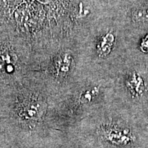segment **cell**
Here are the masks:
<instances>
[{
	"label": "cell",
	"instance_id": "cell-1",
	"mask_svg": "<svg viewBox=\"0 0 148 148\" xmlns=\"http://www.w3.org/2000/svg\"><path fill=\"white\" fill-rule=\"evenodd\" d=\"M126 85L133 96L137 97L143 93L144 90L143 79L136 72H132L128 75L126 80Z\"/></svg>",
	"mask_w": 148,
	"mask_h": 148
},
{
	"label": "cell",
	"instance_id": "cell-2",
	"mask_svg": "<svg viewBox=\"0 0 148 148\" xmlns=\"http://www.w3.org/2000/svg\"><path fill=\"white\" fill-rule=\"evenodd\" d=\"M114 40V34L112 32H108L99 38L97 42V51L100 57H106L110 53L113 46Z\"/></svg>",
	"mask_w": 148,
	"mask_h": 148
},
{
	"label": "cell",
	"instance_id": "cell-3",
	"mask_svg": "<svg viewBox=\"0 0 148 148\" xmlns=\"http://www.w3.org/2000/svg\"><path fill=\"white\" fill-rule=\"evenodd\" d=\"M15 56L8 51L0 52V70L10 73L13 71Z\"/></svg>",
	"mask_w": 148,
	"mask_h": 148
},
{
	"label": "cell",
	"instance_id": "cell-4",
	"mask_svg": "<svg viewBox=\"0 0 148 148\" xmlns=\"http://www.w3.org/2000/svg\"><path fill=\"white\" fill-rule=\"evenodd\" d=\"M71 63V57L68 53H64L57 58L56 62V68L59 75H64L69 71Z\"/></svg>",
	"mask_w": 148,
	"mask_h": 148
},
{
	"label": "cell",
	"instance_id": "cell-5",
	"mask_svg": "<svg viewBox=\"0 0 148 148\" xmlns=\"http://www.w3.org/2000/svg\"><path fill=\"white\" fill-rule=\"evenodd\" d=\"M132 18L136 21H148V6L140 7L133 12Z\"/></svg>",
	"mask_w": 148,
	"mask_h": 148
},
{
	"label": "cell",
	"instance_id": "cell-6",
	"mask_svg": "<svg viewBox=\"0 0 148 148\" xmlns=\"http://www.w3.org/2000/svg\"><path fill=\"white\" fill-rule=\"evenodd\" d=\"M37 112L38 113V110H37L36 105L33 103L29 106H26L24 109V114L26 115L27 117L29 118H33L34 116H37Z\"/></svg>",
	"mask_w": 148,
	"mask_h": 148
},
{
	"label": "cell",
	"instance_id": "cell-7",
	"mask_svg": "<svg viewBox=\"0 0 148 148\" xmlns=\"http://www.w3.org/2000/svg\"><path fill=\"white\" fill-rule=\"evenodd\" d=\"M98 92V89L97 88H94L92 90H86L84 93H83L81 95V100L84 102H87L92 99V96H95V95Z\"/></svg>",
	"mask_w": 148,
	"mask_h": 148
},
{
	"label": "cell",
	"instance_id": "cell-8",
	"mask_svg": "<svg viewBox=\"0 0 148 148\" xmlns=\"http://www.w3.org/2000/svg\"><path fill=\"white\" fill-rule=\"evenodd\" d=\"M140 49L144 53H148V34L142 39L140 44Z\"/></svg>",
	"mask_w": 148,
	"mask_h": 148
}]
</instances>
